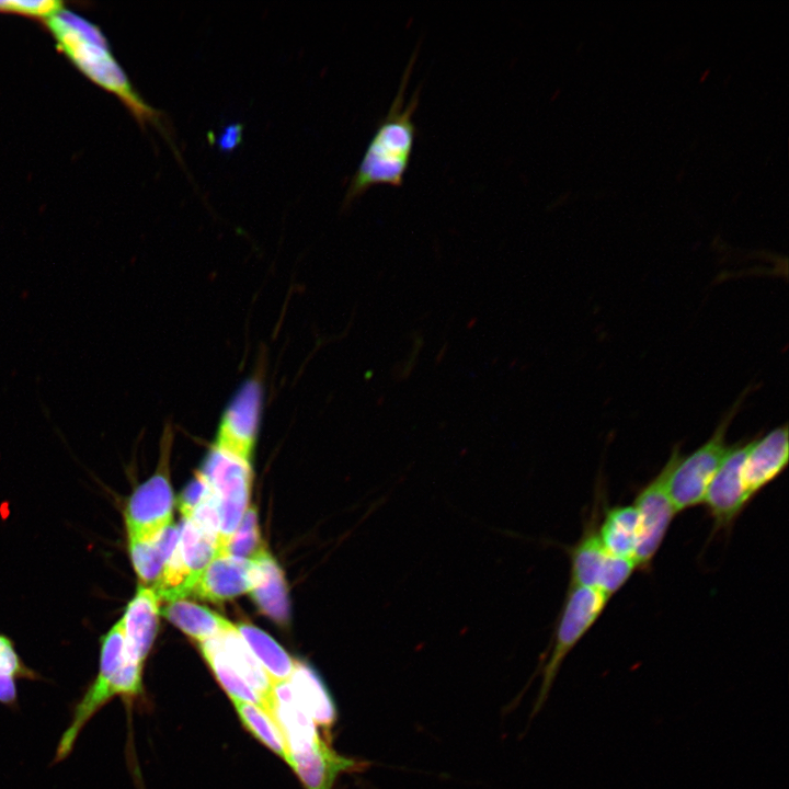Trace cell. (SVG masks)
I'll list each match as a JSON object with an SVG mask.
<instances>
[{"instance_id":"obj_30","label":"cell","mask_w":789,"mask_h":789,"mask_svg":"<svg viewBox=\"0 0 789 789\" xmlns=\"http://www.w3.org/2000/svg\"><path fill=\"white\" fill-rule=\"evenodd\" d=\"M211 491V485L206 477L197 471L178 499V506L183 518H188Z\"/></svg>"},{"instance_id":"obj_31","label":"cell","mask_w":789,"mask_h":789,"mask_svg":"<svg viewBox=\"0 0 789 789\" xmlns=\"http://www.w3.org/2000/svg\"><path fill=\"white\" fill-rule=\"evenodd\" d=\"M242 129L243 126L239 123L226 126L218 139L220 150L228 152L236 149L241 142Z\"/></svg>"},{"instance_id":"obj_14","label":"cell","mask_w":789,"mask_h":789,"mask_svg":"<svg viewBox=\"0 0 789 789\" xmlns=\"http://www.w3.org/2000/svg\"><path fill=\"white\" fill-rule=\"evenodd\" d=\"M289 766L296 771L306 789H333L341 773L365 767V762L336 753L321 739L311 748L289 756Z\"/></svg>"},{"instance_id":"obj_8","label":"cell","mask_w":789,"mask_h":789,"mask_svg":"<svg viewBox=\"0 0 789 789\" xmlns=\"http://www.w3.org/2000/svg\"><path fill=\"white\" fill-rule=\"evenodd\" d=\"M262 407L261 382L254 378L247 379L224 410L214 446L250 462Z\"/></svg>"},{"instance_id":"obj_15","label":"cell","mask_w":789,"mask_h":789,"mask_svg":"<svg viewBox=\"0 0 789 789\" xmlns=\"http://www.w3.org/2000/svg\"><path fill=\"white\" fill-rule=\"evenodd\" d=\"M570 560L569 585L597 591L598 584L611 554L603 547L595 516L587 522L579 540L568 549Z\"/></svg>"},{"instance_id":"obj_13","label":"cell","mask_w":789,"mask_h":789,"mask_svg":"<svg viewBox=\"0 0 789 789\" xmlns=\"http://www.w3.org/2000/svg\"><path fill=\"white\" fill-rule=\"evenodd\" d=\"M121 621L128 659L144 665L159 627V599L155 592L139 585Z\"/></svg>"},{"instance_id":"obj_26","label":"cell","mask_w":789,"mask_h":789,"mask_svg":"<svg viewBox=\"0 0 789 789\" xmlns=\"http://www.w3.org/2000/svg\"><path fill=\"white\" fill-rule=\"evenodd\" d=\"M232 701L244 727L260 742L287 762L288 755L285 741L279 728L270 713L264 708L253 704L240 700Z\"/></svg>"},{"instance_id":"obj_3","label":"cell","mask_w":789,"mask_h":789,"mask_svg":"<svg viewBox=\"0 0 789 789\" xmlns=\"http://www.w3.org/2000/svg\"><path fill=\"white\" fill-rule=\"evenodd\" d=\"M742 398L720 420L711 436L694 451L682 455L679 445L673 447L666 461L667 491L676 513L704 503L706 491L730 448L725 437Z\"/></svg>"},{"instance_id":"obj_5","label":"cell","mask_w":789,"mask_h":789,"mask_svg":"<svg viewBox=\"0 0 789 789\" xmlns=\"http://www.w3.org/2000/svg\"><path fill=\"white\" fill-rule=\"evenodd\" d=\"M199 471L217 499L220 518L217 554L229 542L249 507L252 468L249 461L213 446Z\"/></svg>"},{"instance_id":"obj_6","label":"cell","mask_w":789,"mask_h":789,"mask_svg":"<svg viewBox=\"0 0 789 789\" xmlns=\"http://www.w3.org/2000/svg\"><path fill=\"white\" fill-rule=\"evenodd\" d=\"M171 439L168 427L157 471L134 490L126 503L124 519L128 540H151L173 523L174 496L168 471Z\"/></svg>"},{"instance_id":"obj_4","label":"cell","mask_w":789,"mask_h":789,"mask_svg":"<svg viewBox=\"0 0 789 789\" xmlns=\"http://www.w3.org/2000/svg\"><path fill=\"white\" fill-rule=\"evenodd\" d=\"M608 601L596 590L569 585L552 634L550 654L542 666L534 714L545 705L564 660L598 620Z\"/></svg>"},{"instance_id":"obj_29","label":"cell","mask_w":789,"mask_h":789,"mask_svg":"<svg viewBox=\"0 0 789 789\" xmlns=\"http://www.w3.org/2000/svg\"><path fill=\"white\" fill-rule=\"evenodd\" d=\"M201 531L218 540L220 518L217 499L214 491L196 507L192 515L186 518Z\"/></svg>"},{"instance_id":"obj_18","label":"cell","mask_w":789,"mask_h":789,"mask_svg":"<svg viewBox=\"0 0 789 789\" xmlns=\"http://www.w3.org/2000/svg\"><path fill=\"white\" fill-rule=\"evenodd\" d=\"M254 560L261 570L258 585L250 592L260 610L278 625L289 619L287 585L283 571L264 549Z\"/></svg>"},{"instance_id":"obj_22","label":"cell","mask_w":789,"mask_h":789,"mask_svg":"<svg viewBox=\"0 0 789 789\" xmlns=\"http://www.w3.org/2000/svg\"><path fill=\"white\" fill-rule=\"evenodd\" d=\"M236 627L272 683L287 682L294 671L296 660L258 627L248 622L239 624Z\"/></svg>"},{"instance_id":"obj_25","label":"cell","mask_w":789,"mask_h":789,"mask_svg":"<svg viewBox=\"0 0 789 789\" xmlns=\"http://www.w3.org/2000/svg\"><path fill=\"white\" fill-rule=\"evenodd\" d=\"M16 679L38 681L39 674L24 664L10 638L0 633V704L16 708Z\"/></svg>"},{"instance_id":"obj_7","label":"cell","mask_w":789,"mask_h":789,"mask_svg":"<svg viewBox=\"0 0 789 789\" xmlns=\"http://www.w3.org/2000/svg\"><path fill=\"white\" fill-rule=\"evenodd\" d=\"M667 464L637 494L633 505L639 516L636 568L648 571L677 514L667 491Z\"/></svg>"},{"instance_id":"obj_10","label":"cell","mask_w":789,"mask_h":789,"mask_svg":"<svg viewBox=\"0 0 789 789\" xmlns=\"http://www.w3.org/2000/svg\"><path fill=\"white\" fill-rule=\"evenodd\" d=\"M261 570L254 560L217 556L198 578L192 595L218 603L250 593L259 583Z\"/></svg>"},{"instance_id":"obj_9","label":"cell","mask_w":789,"mask_h":789,"mask_svg":"<svg viewBox=\"0 0 789 789\" xmlns=\"http://www.w3.org/2000/svg\"><path fill=\"white\" fill-rule=\"evenodd\" d=\"M750 439H741L730 448L712 478L704 499L713 521V533L729 531L751 502L743 477Z\"/></svg>"},{"instance_id":"obj_17","label":"cell","mask_w":789,"mask_h":789,"mask_svg":"<svg viewBox=\"0 0 789 789\" xmlns=\"http://www.w3.org/2000/svg\"><path fill=\"white\" fill-rule=\"evenodd\" d=\"M180 537V526L174 523L151 540H128L133 567L142 585L152 587L174 552Z\"/></svg>"},{"instance_id":"obj_27","label":"cell","mask_w":789,"mask_h":789,"mask_svg":"<svg viewBox=\"0 0 789 789\" xmlns=\"http://www.w3.org/2000/svg\"><path fill=\"white\" fill-rule=\"evenodd\" d=\"M264 549L259 530L256 508L249 505L231 539L216 557L231 556L252 560Z\"/></svg>"},{"instance_id":"obj_1","label":"cell","mask_w":789,"mask_h":789,"mask_svg":"<svg viewBox=\"0 0 789 789\" xmlns=\"http://www.w3.org/2000/svg\"><path fill=\"white\" fill-rule=\"evenodd\" d=\"M43 23L59 52L80 72L100 88L114 94L142 128L146 125L158 128L173 147L172 132L167 116L138 94L111 52L106 37L95 24L67 9Z\"/></svg>"},{"instance_id":"obj_23","label":"cell","mask_w":789,"mask_h":789,"mask_svg":"<svg viewBox=\"0 0 789 789\" xmlns=\"http://www.w3.org/2000/svg\"><path fill=\"white\" fill-rule=\"evenodd\" d=\"M199 648L215 677L231 700H240L264 708L262 699L232 666L219 637L201 642Z\"/></svg>"},{"instance_id":"obj_24","label":"cell","mask_w":789,"mask_h":789,"mask_svg":"<svg viewBox=\"0 0 789 789\" xmlns=\"http://www.w3.org/2000/svg\"><path fill=\"white\" fill-rule=\"evenodd\" d=\"M180 526V537L176 546L178 556L192 576L198 578L216 557V540L195 527L188 519L183 518Z\"/></svg>"},{"instance_id":"obj_19","label":"cell","mask_w":789,"mask_h":789,"mask_svg":"<svg viewBox=\"0 0 789 789\" xmlns=\"http://www.w3.org/2000/svg\"><path fill=\"white\" fill-rule=\"evenodd\" d=\"M597 534L609 554L633 560L639 542V516L634 505L607 507Z\"/></svg>"},{"instance_id":"obj_2","label":"cell","mask_w":789,"mask_h":789,"mask_svg":"<svg viewBox=\"0 0 789 789\" xmlns=\"http://www.w3.org/2000/svg\"><path fill=\"white\" fill-rule=\"evenodd\" d=\"M416 50L403 72L398 92L387 114L378 122L357 170L353 174L345 197L351 204L375 185L401 186L413 152L416 127L412 119L419 103V91L404 104L407 84L412 72Z\"/></svg>"},{"instance_id":"obj_11","label":"cell","mask_w":789,"mask_h":789,"mask_svg":"<svg viewBox=\"0 0 789 789\" xmlns=\"http://www.w3.org/2000/svg\"><path fill=\"white\" fill-rule=\"evenodd\" d=\"M788 425L777 426L761 437L750 439L743 477L748 500L777 479L788 466Z\"/></svg>"},{"instance_id":"obj_21","label":"cell","mask_w":789,"mask_h":789,"mask_svg":"<svg viewBox=\"0 0 789 789\" xmlns=\"http://www.w3.org/2000/svg\"><path fill=\"white\" fill-rule=\"evenodd\" d=\"M160 613L185 634L199 642L220 637L228 621L207 607L185 599L168 603Z\"/></svg>"},{"instance_id":"obj_12","label":"cell","mask_w":789,"mask_h":789,"mask_svg":"<svg viewBox=\"0 0 789 789\" xmlns=\"http://www.w3.org/2000/svg\"><path fill=\"white\" fill-rule=\"evenodd\" d=\"M265 710L281 730L288 759L290 755L311 748L322 739L316 723L297 702L288 681L273 683Z\"/></svg>"},{"instance_id":"obj_16","label":"cell","mask_w":789,"mask_h":789,"mask_svg":"<svg viewBox=\"0 0 789 789\" xmlns=\"http://www.w3.org/2000/svg\"><path fill=\"white\" fill-rule=\"evenodd\" d=\"M288 683L301 709L316 724L329 731L335 721L336 710L332 697L316 671L296 660Z\"/></svg>"},{"instance_id":"obj_28","label":"cell","mask_w":789,"mask_h":789,"mask_svg":"<svg viewBox=\"0 0 789 789\" xmlns=\"http://www.w3.org/2000/svg\"><path fill=\"white\" fill-rule=\"evenodd\" d=\"M66 9L59 0H0V13L16 14L45 22Z\"/></svg>"},{"instance_id":"obj_20","label":"cell","mask_w":789,"mask_h":789,"mask_svg":"<svg viewBox=\"0 0 789 789\" xmlns=\"http://www.w3.org/2000/svg\"><path fill=\"white\" fill-rule=\"evenodd\" d=\"M219 638L232 666L262 699L265 709L273 687L268 675L230 621L226 622Z\"/></svg>"}]
</instances>
